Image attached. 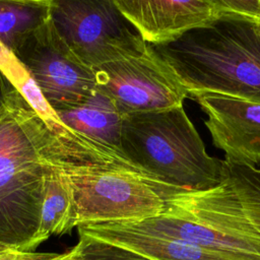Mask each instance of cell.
<instances>
[{"instance_id": "d6986e66", "label": "cell", "mask_w": 260, "mask_h": 260, "mask_svg": "<svg viewBox=\"0 0 260 260\" xmlns=\"http://www.w3.org/2000/svg\"><path fill=\"white\" fill-rule=\"evenodd\" d=\"M251 22H253V23H255L256 25H258V26H260V6H259V10H258V13L256 14V16L252 19V21Z\"/></svg>"}, {"instance_id": "52a82bcc", "label": "cell", "mask_w": 260, "mask_h": 260, "mask_svg": "<svg viewBox=\"0 0 260 260\" xmlns=\"http://www.w3.org/2000/svg\"><path fill=\"white\" fill-rule=\"evenodd\" d=\"M93 70L96 87L113 100L123 117L177 107L189 95L174 71L147 43Z\"/></svg>"}, {"instance_id": "3957f363", "label": "cell", "mask_w": 260, "mask_h": 260, "mask_svg": "<svg viewBox=\"0 0 260 260\" xmlns=\"http://www.w3.org/2000/svg\"><path fill=\"white\" fill-rule=\"evenodd\" d=\"M121 151L148 177L189 191L225 180L224 160L210 156L183 105L123 117Z\"/></svg>"}, {"instance_id": "e0dca14e", "label": "cell", "mask_w": 260, "mask_h": 260, "mask_svg": "<svg viewBox=\"0 0 260 260\" xmlns=\"http://www.w3.org/2000/svg\"><path fill=\"white\" fill-rule=\"evenodd\" d=\"M62 254L48 252H21L8 249L0 252V260H56Z\"/></svg>"}, {"instance_id": "30bf717a", "label": "cell", "mask_w": 260, "mask_h": 260, "mask_svg": "<svg viewBox=\"0 0 260 260\" xmlns=\"http://www.w3.org/2000/svg\"><path fill=\"white\" fill-rule=\"evenodd\" d=\"M114 3L140 38L151 46L172 43L219 17L213 0H114Z\"/></svg>"}, {"instance_id": "9a60e30c", "label": "cell", "mask_w": 260, "mask_h": 260, "mask_svg": "<svg viewBox=\"0 0 260 260\" xmlns=\"http://www.w3.org/2000/svg\"><path fill=\"white\" fill-rule=\"evenodd\" d=\"M225 179L236 192L244 211L260 233V169L224 161Z\"/></svg>"}, {"instance_id": "8fae6325", "label": "cell", "mask_w": 260, "mask_h": 260, "mask_svg": "<svg viewBox=\"0 0 260 260\" xmlns=\"http://www.w3.org/2000/svg\"><path fill=\"white\" fill-rule=\"evenodd\" d=\"M78 235L116 244L152 260H236L186 242L150 234L130 222H86L76 226Z\"/></svg>"}, {"instance_id": "44dd1931", "label": "cell", "mask_w": 260, "mask_h": 260, "mask_svg": "<svg viewBox=\"0 0 260 260\" xmlns=\"http://www.w3.org/2000/svg\"><path fill=\"white\" fill-rule=\"evenodd\" d=\"M8 249H9V248H7V247H5V246H3V245L0 244V252L5 251V250H8Z\"/></svg>"}, {"instance_id": "5bb4252c", "label": "cell", "mask_w": 260, "mask_h": 260, "mask_svg": "<svg viewBox=\"0 0 260 260\" xmlns=\"http://www.w3.org/2000/svg\"><path fill=\"white\" fill-rule=\"evenodd\" d=\"M50 0H0V44L13 52L50 19Z\"/></svg>"}, {"instance_id": "9c48e42d", "label": "cell", "mask_w": 260, "mask_h": 260, "mask_svg": "<svg viewBox=\"0 0 260 260\" xmlns=\"http://www.w3.org/2000/svg\"><path fill=\"white\" fill-rule=\"evenodd\" d=\"M189 95L206 114L205 126L223 160L260 169V103L213 92Z\"/></svg>"}, {"instance_id": "277c9868", "label": "cell", "mask_w": 260, "mask_h": 260, "mask_svg": "<svg viewBox=\"0 0 260 260\" xmlns=\"http://www.w3.org/2000/svg\"><path fill=\"white\" fill-rule=\"evenodd\" d=\"M130 223L236 260H260V233L226 179L210 189L173 195L159 215Z\"/></svg>"}, {"instance_id": "2e32d148", "label": "cell", "mask_w": 260, "mask_h": 260, "mask_svg": "<svg viewBox=\"0 0 260 260\" xmlns=\"http://www.w3.org/2000/svg\"><path fill=\"white\" fill-rule=\"evenodd\" d=\"M66 260H152L128 248L79 235L78 243L67 252Z\"/></svg>"}, {"instance_id": "8992f818", "label": "cell", "mask_w": 260, "mask_h": 260, "mask_svg": "<svg viewBox=\"0 0 260 260\" xmlns=\"http://www.w3.org/2000/svg\"><path fill=\"white\" fill-rule=\"evenodd\" d=\"M50 1V18L57 32L73 54L92 69L146 44L114 0Z\"/></svg>"}, {"instance_id": "5b68a950", "label": "cell", "mask_w": 260, "mask_h": 260, "mask_svg": "<svg viewBox=\"0 0 260 260\" xmlns=\"http://www.w3.org/2000/svg\"><path fill=\"white\" fill-rule=\"evenodd\" d=\"M59 169L72 193L75 228L86 222H137L155 217L168 198L184 191L128 170Z\"/></svg>"}, {"instance_id": "7c38bea8", "label": "cell", "mask_w": 260, "mask_h": 260, "mask_svg": "<svg viewBox=\"0 0 260 260\" xmlns=\"http://www.w3.org/2000/svg\"><path fill=\"white\" fill-rule=\"evenodd\" d=\"M61 122L79 135L123 154L121 127L123 116L113 100L100 88L82 103L55 111Z\"/></svg>"}, {"instance_id": "7a4b0ae2", "label": "cell", "mask_w": 260, "mask_h": 260, "mask_svg": "<svg viewBox=\"0 0 260 260\" xmlns=\"http://www.w3.org/2000/svg\"><path fill=\"white\" fill-rule=\"evenodd\" d=\"M152 47L189 94L213 92L260 103V26L255 23L220 15Z\"/></svg>"}, {"instance_id": "6da1fadb", "label": "cell", "mask_w": 260, "mask_h": 260, "mask_svg": "<svg viewBox=\"0 0 260 260\" xmlns=\"http://www.w3.org/2000/svg\"><path fill=\"white\" fill-rule=\"evenodd\" d=\"M62 157L55 139L13 86L0 110V244L34 252L45 173Z\"/></svg>"}, {"instance_id": "ffe728a7", "label": "cell", "mask_w": 260, "mask_h": 260, "mask_svg": "<svg viewBox=\"0 0 260 260\" xmlns=\"http://www.w3.org/2000/svg\"><path fill=\"white\" fill-rule=\"evenodd\" d=\"M66 258H67V252H66V253H62L61 257H59V258L56 259V260H66Z\"/></svg>"}, {"instance_id": "ac0fdd59", "label": "cell", "mask_w": 260, "mask_h": 260, "mask_svg": "<svg viewBox=\"0 0 260 260\" xmlns=\"http://www.w3.org/2000/svg\"><path fill=\"white\" fill-rule=\"evenodd\" d=\"M12 87V84L9 82V80L6 78L2 70L0 69V110L5 105L7 95Z\"/></svg>"}, {"instance_id": "4fadbf2b", "label": "cell", "mask_w": 260, "mask_h": 260, "mask_svg": "<svg viewBox=\"0 0 260 260\" xmlns=\"http://www.w3.org/2000/svg\"><path fill=\"white\" fill-rule=\"evenodd\" d=\"M75 228L74 203L70 187L59 169L51 160L45 173L44 198L40 225L32 250L53 235H63Z\"/></svg>"}, {"instance_id": "ba28073f", "label": "cell", "mask_w": 260, "mask_h": 260, "mask_svg": "<svg viewBox=\"0 0 260 260\" xmlns=\"http://www.w3.org/2000/svg\"><path fill=\"white\" fill-rule=\"evenodd\" d=\"M11 53L54 111L82 103L96 88L94 70L73 54L51 18L23 39Z\"/></svg>"}]
</instances>
